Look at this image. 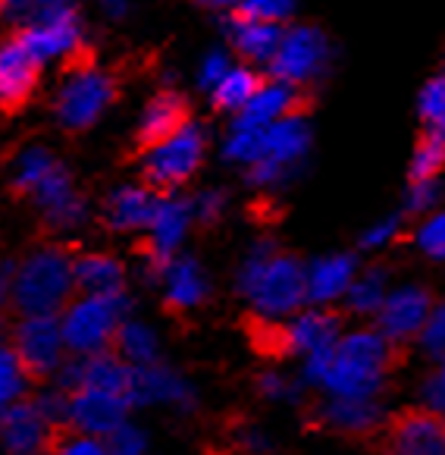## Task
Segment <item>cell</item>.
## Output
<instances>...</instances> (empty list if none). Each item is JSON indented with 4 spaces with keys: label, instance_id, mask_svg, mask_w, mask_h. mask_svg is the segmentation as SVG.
I'll return each mask as SVG.
<instances>
[{
    "label": "cell",
    "instance_id": "obj_11",
    "mask_svg": "<svg viewBox=\"0 0 445 455\" xmlns=\"http://www.w3.org/2000/svg\"><path fill=\"white\" fill-rule=\"evenodd\" d=\"M433 292L420 283H408L399 286L395 292H385L383 305L373 317H377V330L389 342H408L420 333L433 311Z\"/></svg>",
    "mask_w": 445,
    "mask_h": 455
},
{
    "label": "cell",
    "instance_id": "obj_32",
    "mask_svg": "<svg viewBox=\"0 0 445 455\" xmlns=\"http://www.w3.org/2000/svg\"><path fill=\"white\" fill-rule=\"evenodd\" d=\"M0 10H4L20 28H28V26H38V22L73 16L75 0H7Z\"/></svg>",
    "mask_w": 445,
    "mask_h": 455
},
{
    "label": "cell",
    "instance_id": "obj_27",
    "mask_svg": "<svg viewBox=\"0 0 445 455\" xmlns=\"http://www.w3.org/2000/svg\"><path fill=\"white\" fill-rule=\"evenodd\" d=\"M282 26H273V22H260L251 16H242L229 26V41H233L235 54L245 57L248 63H270L273 51L280 44Z\"/></svg>",
    "mask_w": 445,
    "mask_h": 455
},
{
    "label": "cell",
    "instance_id": "obj_36",
    "mask_svg": "<svg viewBox=\"0 0 445 455\" xmlns=\"http://www.w3.org/2000/svg\"><path fill=\"white\" fill-rule=\"evenodd\" d=\"M417 114L426 129H442V123H445V79L442 76H433V79L420 88Z\"/></svg>",
    "mask_w": 445,
    "mask_h": 455
},
{
    "label": "cell",
    "instance_id": "obj_17",
    "mask_svg": "<svg viewBox=\"0 0 445 455\" xmlns=\"http://www.w3.org/2000/svg\"><path fill=\"white\" fill-rule=\"evenodd\" d=\"M53 436V427L44 421L38 405L28 399L13 402L4 415H0V446L7 455H38L47 449Z\"/></svg>",
    "mask_w": 445,
    "mask_h": 455
},
{
    "label": "cell",
    "instance_id": "obj_37",
    "mask_svg": "<svg viewBox=\"0 0 445 455\" xmlns=\"http://www.w3.org/2000/svg\"><path fill=\"white\" fill-rule=\"evenodd\" d=\"M442 198V186L439 180H420V182H411L408 186V195H405V208L401 214H414V217H424V214H433Z\"/></svg>",
    "mask_w": 445,
    "mask_h": 455
},
{
    "label": "cell",
    "instance_id": "obj_53",
    "mask_svg": "<svg viewBox=\"0 0 445 455\" xmlns=\"http://www.w3.org/2000/svg\"><path fill=\"white\" fill-rule=\"evenodd\" d=\"M38 455H44V452H38Z\"/></svg>",
    "mask_w": 445,
    "mask_h": 455
},
{
    "label": "cell",
    "instance_id": "obj_45",
    "mask_svg": "<svg viewBox=\"0 0 445 455\" xmlns=\"http://www.w3.org/2000/svg\"><path fill=\"white\" fill-rule=\"evenodd\" d=\"M258 389L266 395V399H276V402L298 399V393H301L298 383L289 380V377H286V374H280V371H266V374H260Z\"/></svg>",
    "mask_w": 445,
    "mask_h": 455
},
{
    "label": "cell",
    "instance_id": "obj_48",
    "mask_svg": "<svg viewBox=\"0 0 445 455\" xmlns=\"http://www.w3.org/2000/svg\"><path fill=\"white\" fill-rule=\"evenodd\" d=\"M57 455H110V449H107L104 440H98V436L75 434V436H67V440L60 443Z\"/></svg>",
    "mask_w": 445,
    "mask_h": 455
},
{
    "label": "cell",
    "instance_id": "obj_44",
    "mask_svg": "<svg viewBox=\"0 0 445 455\" xmlns=\"http://www.w3.org/2000/svg\"><path fill=\"white\" fill-rule=\"evenodd\" d=\"M223 211H226V192H219V188H207V192H201L192 198V217L201 223L219 220Z\"/></svg>",
    "mask_w": 445,
    "mask_h": 455
},
{
    "label": "cell",
    "instance_id": "obj_6",
    "mask_svg": "<svg viewBox=\"0 0 445 455\" xmlns=\"http://www.w3.org/2000/svg\"><path fill=\"white\" fill-rule=\"evenodd\" d=\"M114 98V76L98 67H75L63 76L60 88L53 94V116L69 132H85L107 114Z\"/></svg>",
    "mask_w": 445,
    "mask_h": 455
},
{
    "label": "cell",
    "instance_id": "obj_24",
    "mask_svg": "<svg viewBox=\"0 0 445 455\" xmlns=\"http://www.w3.org/2000/svg\"><path fill=\"white\" fill-rule=\"evenodd\" d=\"M73 283L79 295L126 292V267L110 251H88L73 258Z\"/></svg>",
    "mask_w": 445,
    "mask_h": 455
},
{
    "label": "cell",
    "instance_id": "obj_4",
    "mask_svg": "<svg viewBox=\"0 0 445 455\" xmlns=\"http://www.w3.org/2000/svg\"><path fill=\"white\" fill-rule=\"evenodd\" d=\"M129 317V295H79L69 299L63 308L60 333L63 346L73 355H94V352H107L114 346V336L120 323Z\"/></svg>",
    "mask_w": 445,
    "mask_h": 455
},
{
    "label": "cell",
    "instance_id": "obj_40",
    "mask_svg": "<svg viewBox=\"0 0 445 455\" xmlns=\"http://www.w3.org/2000/svg\"><path fill=\"white\" fill-rule=\"evenodd\" d=\"M417 339H420V348H424L433 362H442V348H445V311H442V305H433L430 317H426V323L420 327Z\"/></svg>",
    "mask_w": 445,
    "mask_h": 455
},
{
    "label": "cell",
    "instance_id": "obj_49",
    "mask_svg": "<svg viewBox=\"0 0 445 455\" xmlns=\"http://www.w3.org/2000/svg\"><path fill=\"white\" fill-rule=\"evenodd\" d=\"M132 4H135V0H100L104 13L114 16V20H116V16H126L129 10H132Z\"/></svg>",
    "mask_w": 445,
    "mask_h": 455
},
{
    "label": "cell",
    "instance_id": "obj_47",
    "mask_svg": "<svg viewBox=\"0 0 445 455\" xmlns=\"http://www.w3.org/2000/svg\"><path fill=\"white\" fill-rule=\"evenodd\" d=\"M445 377H442V368L430 371L420 387V402H424V411H433V415H442L445 409Z\"/></svg>",
    "mask_w": 445,
    "mask_h": 455
},
{
    "label": "cell",
    "instance_id": "obj_39",
    "mask_svg": "<svg viewBox=\"0 0 445 455\" xmlns=\"http://www.w3.org/2000/svg\"><path fill=\"white\" fill-rule=\"evenodd\" d=\"M239 13L251 16V20H260V22L282 26V22L295 13V0H245L239 7Z\"/></svg>",
    "mask_w": 445,
    "mask_h": 455
},
{
    "label": "cell",
    "instance_id": "obj_7",
    "mask_svg": "<svg viewBox=\"0 0 445 455\" xmlns=\"http://www.w3.org/2000/svg\"><path fill=\"white\" fill-rule=\"evenodd\" d=\"M307 151H311V126L295 110L264 129V151L248 167V182L258 188L282 186L286 180H292L295 167L305 164Z\"/></svg>",
    "mask_w": 445,
    "mask_h": 455
},
{
    "label": "cell",
    "instance_id": "obj_33",
    "mask_svg": "<svg viewBox=\"0 0 445 455\" xmlns=\"http://www.w3.org/2000/svg\"><path fill=\"white\" fill-rule=\"evenodd\" d=\"M445 164V139L442 129H426V135L420 139V145L414 148L411 155V167H408V176L411 182L420 180H439Z\"/></svg>",
    "mask_w": 445,
    "mask_h": 455
},
{
    "label": "cell",
    "instance_id": "obj_5",
    "mask_svg": "<svg viewBox=\"0 0 445 455\" xmlns=\"http://www.w3.org/2000/svg\"><path fill=\"white\" fill-rule=\"evenodd\" d=\"M207 155V135L198 123L186 120L176 132L145 148L141 176L154 192H173L201 170Z\"/></svg>",
    "mask_w": 445,
    "mask_h": 455
},
{
    "label": "cell",
    "instance_id": "obj_52",
    "mask_svg": "<svg viewBox=\"0 0 445 455\" xmlns=\"http://www.w3.org/2000/svg\"><path fill=\"white\" fill-rule=\"evenodd\" d=\"M4 4H7V0H0V7H4Z\"/></svg>",
    "mask_w": 445,
    "mask_h": 455
},
{
    "label": "cell",
    "instance_id": "obj_50",
    "mask_svg": "<svg viewBox=\"0 0 445 455\" xmlns=\"http://www.w3.org/2000/svg\"><path fill=\"white\" fill-rule=\"evenodd\" d=\"M10 276H13V267H0V308L10 305Z\"/></svg>",
    "mask_w": 445,
    "mask_h": 455
},
{
    "label": "cell",
    "instance_id": "obj_14",
    "mask_svg": "<svg viewBox=\"0 0 445 455\" xmlns=\"http://www.w3.org/2000/svg\"><path fill=\"white\" fill-rule=\"evenodd\" d=\"M129 399L120 393H104V389H75L69 393L67 427L75 434L98 436L104 440L110 430H116L123 421H129Z\"/></svg>",
    "mask_w": 445,
    "mask_h": 455
},
{
    "label": "cell",
    "instance_id": "obj_29",
    "mask_svg": "<svg viewBox=\"0 0 445 455\" xmlns=\"http://www.w3.org/2000/svg\"><path fill=\"white\" fill-rule=\"evenodd\" d=\"M385 292H389V270L385 267H367L364 274H354L352 286L346 289L342 301L346 308L358 317H373L383 305Z\"/></svg>",
    "mask_w": 445,
    "mask_h": 455
},
{
    "label": "cell",
    "instance_id": "obj_10",
    "mask_svg": "<svg viewBox=\"0 0 445 455\" xmlns=\"http://www.w3.org/2000/svg\"><path fill=\"white\" fill-rule=\"evenodd\" d=\"M26 198H32V204L41 211L44 223L51 229H57V233L79 229L88 220V201L82 198V192L75 188L73 176H69V170L63 164L47 180H41Z\"/></svg>",
    "mask_w": 445,
    "mask_h": 455
},
{
    "label": "cell",
    "instance_id": "obj_35",
    "mask_svg": "<svg viewBox=\"0 0 445 455\" xmlns=\"http://www.w3.org/2000/svg\"><path fill=\"white\" fill-rule=\"evenodd\" d=\"M26 380L28 377L22 371V364L16 362L13 348L0 346V415L26 395Z\"/></svg>",
    "mask_w": 445,
    "mask_h": 455
},
{
    "label": "cell",
    "instance_id": "obj_23",
    "mask_svg": "<svg viewBox=\"0 0 445 455\" xmlns=\"http://www.w3.org/2000/svg\"><path fill=\"white\" fill-rule=\"evenodd\" d=\"M160 195L151 186H120L104 201V223L116 233H139L147 227Z\"/></svg>",
    "mask_w": 445,
    "mask_h": 455
},
{
    "label": "cell",
    "instance_id": "obj_30",
    "mask_svg": "<svg viewBox=\"0 0 445 455\" xmlns=\"http://www.w3.org/2000/svg\"><path fill=\"white\" fill-rule=\"evenodd\" d=\"M258 85H260V79H258V73H254L251 67H235V63H233V67L223 73V79L211 88L213 108L229 110V114H239Z\"/></svg>",
    "mask_w": 445,
    "mask_h": 455
},
{
    "label": "cell",
    "instance_id": "obj_46",
    "mask_svg": "<svg viewBox=\"0 0 445 455\" xmlns=\"http://www.w3.org/2000/svg\"><path fill=\"white\" fill-rule=\"evenodd\" d=\"M229 67H233V60H229L226 51H211L198 67V85L211 92V88L223 79V73H226Z\"/></svg>",
    "mask_w": 445,
    "mask_h": 455
},
{
    "label": "cell",
    "instance_id": "obj_21",
    "mask_svg": "<svg viewBox=\"0 0 445 455\" xmlns=\"http://www.w3.org/2000/svg\"><path fill=\"white\" fill-rule=\"evenodd\" d=\"M157 280L163 283V299L173 311H195L211 295V280H207L204 267L188 255L170 258Z\"/></svg>",
    "mask_w": 445,
    "mask_h": 455
},
{
    "label": "cell",
    "instance_id": "obj_51",
    "mask_svg": "<svg viewBox=\"0 0 445 455\" xmlns=\"http://www.w3.org/2000/svg\"><path fill=\"white\" fill-rule=\"evenodd\" d=\"M204 4H211L213 10H239L245 0H204Z\"/></svg>",
    "mask_w": 445,
    "mask_h": 455
},
{
    "label": "cell",
    "instance_id": "obj_42",
    "mask_svg": "<svg viewBox=\"0 0 445 455\" xmlns=\"http://www.w3.org/2000/svg\"><path fill=\"white\" fill-rule=\"evenodd\" d=\"M401 223H405V214H393V217L377 220L373 227H367L364 233H361V248L373 251V248H383V245H389V242H395L401 233Z\"/></svg>",
    "mask_w": 445,
    "mask_h": 455
},
{
    "label": "cell",
    "instance_id": "obj_1",
    "mask_svg": "<svg viewBox=\"0 0 445 455\" xmlns=\"http://www.w3.org/2000/svg\"><path fill=\"white\" fill-rule=\"evenodd\" d=\"M395 364V342L379 330H354L314 352L305 362V380L326 395H383Z\"/></svg>",
    "mask_w": 445,
    "mask_h": 455
},
{
    "label": "cell",
    "instance_id": "obj_20",
    "mask_svg": "<svg viewBox=\"0 0 445 455\" xmlns=\"http://www.w3.org/2000/svg\"><path fill=\"white\" fill-rule=\"evenodd\" d=\"M320 418L332 430L352 436H367L385 427V409L379 395H326L320 405Z\"/></svg>",
    "mask_w": 445,
    "mask_h": 455
},
{
    "label": "cell",
    "instance_id": "obj_25",
    "mask_svg": "<svg viewBox=\"0 0 445 455\" xmlns=\"http://www.w3.org/2000/svg\"><path fill=\"white\" fill-rule=\"evenodd\" d=\"M298 110V88L289 82L270 79L260 82L254 94L248 98L245 108L235 114V123H248V126H270V123L282 120V116Z\"/></svg>",
    "mask_w": 445,
    "mask_h": 455
},
{
    "label": "cell",
    "instance_id": "obj_22",
    "mask_svg": "<svg viewBox=\"0 0 445 455\" xmlns=\"http://www.w3.org/2000/svg\"><path fill=\"white\" fill-rule=\"evenodd\" d=\"M358 274L354 255H323L305 267V305L330 308L332 301H342L346 289Z\"/></svg>",
    "mask_w": 445,
    "mask_h": 455
},
{
    "label": "cell",
    "instance_id": "obj_13",
    "mask_svg": "<svg viewBox=\"0 0 445 455\" xmlns=\"http://www.w3.org/2000/svg\"><path fill=\"white\" fill-rule=\"evenodd\" d=\"M339 336H342L339 315L314 305L311 311H295L292 317H286V323H276V352L307 358L314 352L330 348Z\"/></svg>",
    "mask_w": 445,
    "mask_h": 455
},
{
    "label": "cell",
    "instance_id": "obj_38",
    "mask_svg": "<svg viewBox=\"0 0 445 455\" xmlns=\"http://www.w3.org/2000/svg\"><path fill=\"white\" fill-rule=\"evenodd\" d=\"M417 248L433 261L445 258V217L442 214H426V220L417 227Z\"/></svg>",
    "mask_w": 445,
    "mask_h": 455
},
{
    "label": "cell",
    "instance_id": "obj_9",
    "mask_svg": "<svg viewBox=\"0 0 445 455\" xmlns=\"http://www.w3.org/2000/svg\"><path fill=\"white\" fill-rule=\"evenodd\" d=\"M13 355L22 364L26 377H51L63 364L60 321L57 315H26L13 327Z\"/></svg>",
    "mask_w": 445,
    "mask_h": 455
},
{
    "label": "cell",
    "instance_id": "obj_16",
    "mask_svg": "<svg viewBox=\"0 0 445 455\" xmlns=\"http://www.w3.org/2000/svg\"><path fill=\"white\" fill-rule=\"evenodd\" d=\"M129 405H147V402H163L179 411L195 409V389L192 383L182 380L176 371L163 368V364H145V368H132L126 387Z\"/></svg>",
    "mask_w": 445,
    "mask_h": 455
},
{
    "label": "cell",
    "instance_id": "obj_26",
    "mask_svg": "<svg viewBox=\"0 0 445 455\" xmlns=\"http://www.w3.org/2000/svg\"><path fill=\"white\" fill-rule=\"evenodd\" d=\"M186 120H188V110H186L182 94H176V92L154 94L145 104V110H141L139 132H135L139 135V145L147 148V145H154V141L166 139V135L176 132Z\"/></svg>",
    "mask_w": 445,
    "mask_h": 455
},
{
    "label": "cell",
    "instance_id": "obj_8",
    "mask_svg": "<svg viewBox=\"0 0 445 455\" xmlns=\"http://www.w3.org/2000/svg\"><path fill=\"white\" fill-rule=\"evenodd\" d=\"M330 60H332V44L320 28L292 26V28H282L280 44H276L266 67H270L273 79L301 88L317 82L330 69Z\"/></svg>",
    "mask_w": 445,
    "mask_h": 455
},
{
    "label": "cell",
    "instance_id": "obj_31",
    "mask_svg": "<svg viewBox=\"0 0 445 455\" xmlns=\"http://www.w3.org/2000/svg\"><path fill=\"white\" fill-rule=\"evenodd\" d=\"M57 167H60V161H57V155H53V151H47V148H41V145L26 148V151H20V155H16L13 188L20 195H28L41 180H47V176H51Z\"/></svg>",
    "mask_w": 445,
    "mask_h": 455
},
{
    "label": "cell",
    "instance_id": "obj_34",
    "mask_svg": "<svg viewBox=\"0 0 445 455\" xmlns=\"http://www.w3.org/2000/svg\"><path fill=\"white\" fill-rule=\"evenodd\" d=\"M264 129L266 126H248V123H233L226 141H223V157L229 164L251 167L264 151Z\"/></svg>",
    "mask_w": 445,
    "mask_h": 455
},
{
    "label": "cell",
    "instance_id": "obj_28",
    "mask_svg": "<svg viewBox=\"0 0 445 455\" xmlns=\"http://www.w3.org/2000/svg\"><path fill=\"white\" fill-rule=\"evenodd\" d=\"M116 342V355L129 364V368H145V364H157L160 358V342L147 323L139 321H123L120 330L114 336Z\"/></svg>",
    "mask_w": 445,
    "mask_h": 455
},
{
    "label": "cell",
    "instance_id": "obj_19",
    "mask_svg": "<svg viewBox=\"0 0 445 455\" xmlns=\"http://www.w3.org/2000/svg\"><path fill=\"white\" fill-rule=\"evenodd\" d=\"M82 38H85V35H82L79 13L63 16V20L38 22V26H28L20 32V41L28 47V54H32L41 67L75 57L82 47Z\"/></svg>",
    "mask_w": 445,
    "mask_h": 455
},
{
    "label": "cell",
    "instance_id": "obj_2",
    "mask_svg": "<svg viewBox=\"0 0 445 455\" xmlns=\"http://www.w3.org/2000/svg\"><path fill=\"white\" fill-rule=\"evenodd\" d=\"M235 286L264 321H286L305 308V264L282 255L273 242H258L248 251Z\"/></svg>",
    "mask_w": 445,
    "mask_h": 455
},
{
    "label": "cell",
    "instance_id": "obj_12",
    "mask_svg": "<svg viewBox=\"0 0 445 455\" xmlns=\"http://www.w3.org/2000/svg\"><path fill=\"white\" fill-rule=\"evenodd\" d=\"M192 201L188 198H176V195H160L157 208H154L151 220H147V267H151L154 276H160L163 264L176 255L182 248L188 235V227H192Z\"/></svg>",
    "mask_w": 445,
    "mask_h": 455
},
{
    "label": "cell",
    "instance_id": "obj_15",
    "mask_svg": "<svg viewBox=\"0 0 445 455\" xmlns=\"http://www.w3.org/2000/svg\"><path fill=\"white\" fill-rule=\"evenodd\" d=\"M385 455H445L442 415L405 411L385 427Z\"/></svg>",
    "mask_w": 445,
    "mask_h": 455
},
{
    "label": "cell",
    "instance_id": "obj_41",
    "mask_svg": "<svg viewBox=\"0 0 445 455\" xmlns=\"http://www.w3.org/2000/svg\"><path fill=\"white\" fill-rule=\"evenodd\" d=\"M104 446L110 449V455H145V434L123 421L120 427L104 436Z\"/></svg>",
    "mask_w": 445,
    "mask_h": 455
},
{
    "label": "cell",
    "instance_id": "obj_43",
    "mask_svg": "<svg viewBox=\"0 0 445 455\" xmlns=\"http://www.w3.org/2000/svg\"><path fill=\"white\" fill-rule=\"evenodd\" d=\"M38 405V411L44 415V421L51 424L53 430L67 427V411H69V393L63 389H44L38 399H32Z\"/></svg>",
    "mask_w": 445,
    "mask_h": 455
},
{
    "label": "cell",
    "instance_id": "obj_3",
    "mask_svg": "<svg viewBox=\"0 0 445 455\" xmlns=\"http://www.w3.org/2000/svg\"><path fill=\"white\" fill-rule=\"evenodd\" d=\"M75 295L73 255L60 245H41L10 276V305L26 315H57Z\"/></svg>",
    "mask_w": 445,
    "mask_h": 455
},
{
    "label": "cell",
    "instance_id": "obj_18",
    "mask_svg": "<svg viewBox=\"0 0 445 455\" xmlns=\"http://www.w3.org/2000/svg\"><path fill=\"white\" fill-rule=\"evenodd\" d=\"M41 63L28 54V47L20 41V35L0 44V108L16 110L22 108L32 92L38 88Z\"/></svg>",
    "mask_w": 445,
    "mask_h": 455
}]
</instances>
